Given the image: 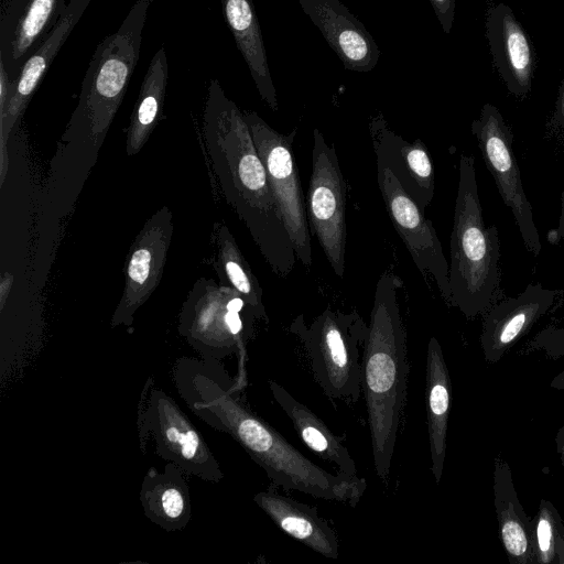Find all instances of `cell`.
<instances>
[{"instance_id":"cell-32","label":"cell","mask_w":564,"mask_h":564,"mask_svg":"<svg viewBox=\"0 0 564 564\" xmlns=\"http://www.w3.org/2000/svg\"><path fill=\"white\" fill-rule=\"evenodd\" d=\"M554 441H555L556 453L558 454L560 460L564 467V422L558 427V430L555 434Z\"/></svg>"},{"instance_id":"cell-18","label":"cell","mask_w":564,"mask_h":564,"mask_svg":"<svg viewBox=\"0 0 564 564\" xmlns=\"http://www.w3.org/2000/svg\"><path fill=\"white\" fill-rule=\"evenodd\" d=\"M304 13L321 31L345 69L368 73L380 51L366 26L340 0H297Z\"/></svg>"},{"instance_id":"cell-2","label":"cell","mask_w":564,"mask_h":564,"mask_svg":"<svg viewBox=\"0 0 564 564\" xmlns=\"http://www.w3.org/2000/svg\"><path fill=\"white\" fill-rule=\"evenodd\" d=\"M203 132L226 202L249 230L272 272L286 278L297 260L291 238L243 111L226 96L217 79L208 85Z\"/></svg>"},{"instance_id":"cell-20","label":"cell","mask_w":564,"mask_h":564,"mask_svg":"<svg viewBox=\"0 0 564 564\" xmlns=\"http://www.w3.org/2000/svg\"><path fill=\"white\" fill-rule=\"evenodd\" d=\"M272 484L253 496L254 503L284 533L316 553L332 560L339 556V542L334 529L319 517L316 508L283 496Z\"/></svg>"},{"instance_id":"cell-14","label":"cell","mask_w":564,"mask_h":564,"mask_svg":"<svg viewBox=\"0 0 564 564\" xmlns=\"http://www.w3.org/2000/svg\"><path fill=\"white\" fill-rule=\"evenodd\" d=\"M65 0H1L0 59L15 80L65 11Z\"/></svg>"},{"instance_id":"cell-13","label":"cell","mask_w":564,"mask_h":564,"mask_svg":"<svg viewBox=\"0 0 564 564\" xmlns=\"http://www.w3.org/2000/svg\"><path fill=\"white\" fill-rule=\"evenodd\" d=\"M172 232V214L164 206L137 236L128 257L122 296L111 318L112 327L131 325L137 310L159 285Z\"/></svg>"},{"instance_id":"cell-29","label":"cell","mask_w":564,"mask_h":564,"mask_svg":"<svg viewBox=\"0 0 564 564\" xmlns=\"http://www.w3.org/2000/svg\"><path fill=\"white\" fill-rule=\"evenodd\" d=\"M531 350H542L551 359L564 356V327L546 326L529 343Z\"/></svg>"},{"instance_id":"cell-12","label":"cell","mask_w":564,"mask_h":564,"mask_svg":"<svg viewBox=\"0 0 564 564\" xmlns=\"http://www.w3.org/2000/svg\"><path fill=\"white\" fill-rule=\"evenodd\" d=\"M377 183L393 228L423 276H432L451 306L449 264L435 228L388 167L377 166Z\"/></svg>"},{"instance_id":"cell-7","label":"cell","mask_w":564,"mask_h":564,"mask_svg":"<svg viewBox=\"0 0 564 564\" xmlns=\"http://www.w3.org/2000/svg\"><path fill=\"white\" fill-rule=\"evenodd\" d=\"M257 318L232 289L199 280L184 302L180 334L207 359H220L242 349Z\"/></svg>"},{"instance_id":"cell-9","label":"cell","mask_w":564,"mask_h":564,"mask_svg":"<svg viewBox=\"0 0 564 564\" xmlns=\"http://www.w3.org/2000/svg\"><path fill=\"white\" fill-rule=\"evenodd\" d=\"M252 140L265 167L269 184L289 232L297 260L313 263L306 200L293 152L297 129L284 134L269 126L256 111H243Z\"/></svg>"},{"instance_id":"cell-33","label":"cell","mask_w":564,"mask_h":564,"mask_svg":"<svg viewBox=\"0 0 564 564\" xmlns=\"http://www.w3.org/2000/svg\"><path fill=\"white\" fill-rule=\"evenodd\" d=\"M557 238L564 239V188L561 194V214L558 219V226L555 230Z\"/></svg>"},{"instance_id":"cell-21","label":"cell","mask_w":564,"mask_h":564,"mask_svg":"<svg viewBox=\"0 0 564 564\" xmlns=\"http://www.w3.org/2000/svg\"><path fill=\"white\" fill-rule=\"evenodd\" d=\"M494 505L500 542L511 564H534L531 519L518 498L509 464L497 456L494 463Z\"/></svg>"},{"instance_id":"cell-8","label":"cell","mask_w":564,"mask_h":564,"mask_svg":"<svg viewBox=\"0 0 564 564\" xmlns=\"http://www.w3.org/2000/svg\"><path fill=\"white\" fill-rule=\"evenodd\" d=\"M137 425L143 452L153 440L155 453L187 476L213 482L224 478L220 465L199 431L178 404L163 390L154 388L152 381L142 393Z\"/></svg>"},{"instance_id":"cell-22","label":"cell","mask_w":564,"mask_h":564,"mask_svg":"<svg viewBox=\"0 0 564 564\" xmlns=\"http://www.w3.org/2000/svg\"><path fill=\"white\" fill-rule=\"evenodd\" d=\"M425 400L431 471L436 484H440L446 456L452 382L442 347L435 337H431L427 344Z\"/></svg>"},{"instance_id":"cell-16","label":"cell","mask_w":564,"mask_h":564,"mask_svg":"<svg viewBox=\"0 0 564 564\" xmlns=\"http://www.w3.org/2000/svg\"><path fill=\"white\" fill-rule=\"evenodd\" d=\"M558 293L531 283L518 296L494 304L482 315L480 345L485 360L498 362L550 311Z\"/></svg>"},{"instance_id":"cell-34","label":"cell","mask_w":564,"mask_h":564,"mask_svg":"<svg viewBox=\"0 0 564 564\" xmlns=\"http://www.w3.org/2000/svg\"><path fill=\"white\" fill-rule=\"evenodd\" d=\"M550 387L556 390H564V370L552 379Z\"/></svg>"},{"instance_id":"cell-1","label":"cell","mask_w":564,"mask_h":564,"mask_svg":"<svg viewBox=\"0 0 564 564\" xmlns=\"http://www.w3.org/2000/svg\"><path fill=\"white\" fill-rule=\"evenodd\" d=\"M220 370L212 361L192 358L175 364L176 390L196 416L229 434L275 486L350 507L358 505L366 479L334 475L311 462L242 403Z\"/></svg>"},{"instance_id":"cell-10","label":"cell","mask_w":564,"mask_h":564,"mask_svg":"<svg viewBox=\"0 0 564 564\" xmlns=\"http://www.w3.org/2000/svg\"><path fill=\"white\" fill-rule=\"evenodd\" d=\"M305 200L310 230L335 274L343 278L347 188L335 147L327 144L317 128L313 130L312 170Z\"/></svg>"},{"instance_id":"cell-25","label":"cell","mask_w":564,"mask_h":564,"mask_svg":"<svg viewBox=\"0 0 564 564\" xmlns=\"http://www.w3.org/2000/svg\"><path fill=\"white\" fill-rule=\"evenodd\" d=\"M271 394L290 417L301 441L321 459L337 466L338 474L358 476L348 448L312 410L296 400L285 388L269 381Z\"/></svg>"},{"instance_id":"cell-27","label":"cell","mask_w":564,"mask_h":564,"mask_svg":"<svg viewBox=\"0 0 564 564\" xmlns=\"http://www.w3.org/2000/svg\"><path fill=\"white\" fill-rule=\"evenodd\" d=\"M217 252L214 260L220 285L235 290L251 308L258 319H268L262 301V288L238 248L225 224H216Z\"/></svg>"},{"instance_id":"cell-17","label":"cell","mask_w":564,"mask_h":564,"mask_svg":"<svg viewBox=\"0 0 564 564\" xmlns=\"http://www.w3.org/2000/svg\"><path fill=\"white\" fill-rule=\"evenodd\" d=\"M369 132L377 166L388 167L425 212L435 193V171L425 144L420 139L411 143L405 141L388 127L381 115L371 119Z\"/></svg>"},{"instance_id":"cell-4","label":"cell","mask_w":564,"mask_h":564,"mask_svg":"<svg viewBox=\"0 0 564 564\" xmlns=\"http://www.w3.org/2000/svg\"><path fill=\"white\" fill-rule=\"evenodd\" d=\"M458 172L449 241L451 306L473 319L502 297L500 243L497 227L484 221L473 155L460 154Z\"/></svg>"},{"instance_id":"cell-5","label":"cell","mask_w":564,"mask_h":564,"mask_svg":"<svg viewBox=\"0 0 564 564\" xmlns=\"http://www.w3.org/2000/svg\"><path fill=\"white\" fill-rule=\"evenodd\" d=\"M151 0H137L119 29L106 36L88 64L73 116L100 144L123 100L140 57L142 31Z\"/></svg>"},{"instance_id":"cell-19","label":"cell","mask_w":564,"mask_h":564,"mask_svg":"<svg viewBox=\"0 0 564 564\" xmlns=\"http://www.w3.org/2000/svg\"><path fill=\"white\" fill-rule=\"evenodd\" d=\"M90 2L91 0H69L55 26L24 63L18 78L14 80L10 101L7 108L0 112L2 148H4L9 134L23 115L57 53Z\"/></svg>"},{"instance_id":"cell-30","label":"cell","mask_w":564,"mask_h":564,"mask_svg":"<svg viewBox=\"0 0 564 564\" xmlns=\"http://www.w3.org/2000/svg\"><path fill=\"white\" fill-rule=\"evenodd\" d=\"M434 13L446 34L451 33L454 17L456 0H429Z\"/></svg>"},{"instance_id":"cell-24","label":"cell","mask_w":564,"mask_h":564,"mask_svg":"<svg viewBox=\"0 0 564 564\" xmlns=\"http://www.w3.org/2000/svg\"><path fill=\"white\" fill-rule=\"evenodd\" d=\"M221 6L225 20L248 65L261 99L273 111H276L279 109L278 95L252 0H221Z\"/></svg>"},{"instance_id":"cell-11","label":"cell","mask_w":564,"mask_h":564,"mask_svg":"<svg viewBox=\"0 0 564 564\" xmlns=\"http://www.w3.org/2000/svg\"><path fill=\"white\" fill-rule=\"evenodd\" d=\"M470 130L482 160L492 175L500 197L511 210L528 251L539 256L541 242L533 220L532 206L525 195L513 148V134L499 109L487 102L473 120Z\"/></svg>"},{"instance_id":"cell-15","label":"cell","mask_w":564,"mask_h":564,"mask_svg":"<svg viewBox=\"0 0 564 564\" xmlns=\"http://www.w3.org/2000/svg\"><path fill=\"white\" fill-rule=\"evenodd\" d=\"M485 33L492 66L509 94L527 98L532 89L535 56L530 37L506 3L486 10Z\"/></svg>"},{"instance_id":"cell-28","label":"cell","mask_w":564,"mask_h":564,"mask_svg":"<svg viewBox=\"0 0 564 564\" xmlns=\"http://www.w3.org/2000/svg\"><path fill=\"white\" fill-rule=\"evenodd\" d=\"M531 524L534 564H564V523L555 506L541 499Z\"/></svg>"},{"instance_id":"cell-31","label":"cell","mask_w":564,"mask_h":564,"mask_svg":"<svg viewBox=\"0 0 564 564\" xmlns=\"http://www.w3.org/2000/svg\"><path fill=\"white\" fill-rule=\"evenodd\" d=\"M549 127L553 130L564 131V82L560 88L558 96L555 102L554 112L549 121Z\"/></svg>"},{"instance_id":"cell-23","label":"cell","mask_w":564,"mask_h":564,"mask_svg":"<svg viewBox=\"0 0 564 564\" xmlns=\"http://www.w3.org/2000/svg\"><path fill=\"white\" fill-rule=\"evenodd\" d=\"M186 474L173 463L161 473L150 468L143 477L140 501L145 517L165 531L184 529L191 520L192 505Z\"/></svg>"},{"instance_id":"cell-3","label":"cell","mask_w":564,"mask_h":564,"mask_svg":"<svg viewBox=\"0 0 564 564\" xmlns=\"http://www.w3.org/2000/svg\"><path fill=\"white\" fill-rule=\"evenodd\" d=\"M401 279L384 271L376 285L362 357V391L377 476L390 474L406 399V332L398 293Z\"/></svg>"},{"instance_id":"cell-6","label":"cell","mask_w":564,"mask_h":564,"mask_svg":"<svg viewBox=\"0 0 564 564\" xmlns=\"http://www.w3.org/2000/svg\"><path fill=\"white\" fill-rule=\"evenodd\" d=\"M368 325L356 312L326 307L307 325L297 315L289 332L302 343L314 380L323 393L346 404L358 402L362 391V357Z\"/></svg>"},{"instance_id":"cell-26","label":"cell","mask_w":564,"mask_h":564,"mask_svg":"<svg viewBox=\"0 0 564 564\" xmlns=\"http://www.w3.org/2000/svg\"><path fill=\"white\" fill-rule=\"evenodd\" d=\"M169 64L164 47L153 55L140 87L127 132V153L137 154L158 124L165 99Z\"/></svg>"}]
</instances>
